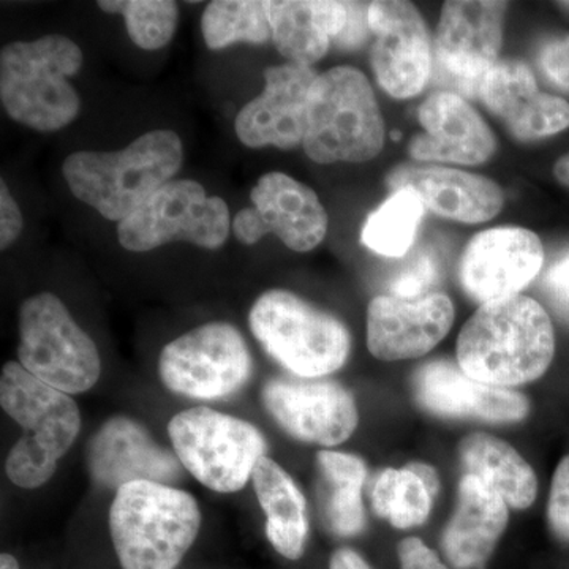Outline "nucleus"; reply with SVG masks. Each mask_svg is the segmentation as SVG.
I'll use <instances>...</instances> for the list:
<instances>
[{"label":"nucleus","mask_w":569,"mask_h":569,"mask_svg":"<svg viewBox=\"0 0 569 569\" xmlns=\"http://www.w3.org/2000/svg\"><path fill=\"white\" fill-rule=\"evenodd\" d=\"M553 355L556 335L548 312L522 295L479 307L458 340L460 369L497 388L538 380L548 372Z\"/></svg>","instance_id":"nucleus-1"},{"label":"nucleus","mask_w":569,"mask_h":569,"mask_svg":"<svg viewBox=\"0 0 569 569\" xmlns=\"http://www.w3.org/2000/svg\"><path fill=\"white\" fill-rule=\"evenodd\" d=\"M181 138L171 130L141 134L122 151L71 153L63 178L71 193L104 219L122 222L178 173Z\"/></svg>","instance_id":"nucleus-2"},{"label":"nucleus","mask_w":569,"mask_h":569,"mask_svg":"<svg viewBox=\"0 0 569 569\" xmlns=\"http://www.w3.org/2000/svg\"><path fill=\"white\" fill-rule=\"evenodd\" d=\"M81 67L80 47L59 33L6 44L0 52V100L7 114L37 132L62 130L81 110L69 81Z\"/></svg>","instance_id":"nucleus-3"},{"label":"nucleus","mask_w":569,"mask_h":569,"mask_svg":"<svg viewBox=\"0 0 569 569\" xmlns=\"http://www.w3.org/2000/svg\"><path fill=\"white\" fill-rule=\"evenodd\" d=\"M200 526L197 500L183 490L152 481L116 490L110 531L122 569H174Z\"/></svg>","instance_id":"nucleus-4"},{"label":"nucleus","mask_w":569,"mask_h":569,"mask_svg":"<svg viewBox=\"0 0 569 569\" xmlns=\"http://www.w3.org/2000/svg\"><path fill=\"white\" fill-rule=\"evenodd\" d=\"M385 121L366 74L336 67L318 74L310 91L305 151L320 164L362 163L383 151Z\"/></svg>","instance_id":"nucleus-5"},{"label":"nucleus","mask_w":569,"mask_h":569,"mask_svg":"<svg viewBox=\"0 0 569 569\" xmlns=\"http://www.w3.org/2000/svg\"><path fill=\"white\" fill-rule=\"evenodd\" d=\"M250 329L271 358L299 378H321L346 365L351 337L346 325L287 290L254 301Z\"/></svg>","instance_id":"nucleus-6"},{"label":"nucleus","mask_w":569,"mask_h":569,"mask_svg":"<svg viewBox=\"0 0 569 569\" xmlns=\"http://www.w3.org/2000/svg\"><path fill=\"white\" fill-rule=\"evenodd\" d=\"M182 467L213 492H238L266 456L257 427L242 419L194 407L176 415L168 426Z\"/></svg>","instance_id":"nucleus-7"},{"label":"nucleus","mask_w":569,"mask_h":569,"mask_svg":"<svg viewBox=\"0 0 569 569\" xmlns=\"http://www.w3.org/2000/svg\"><path fill=\"white\" fill-rule=\"evenodd\" d=\"M18 331L20 365L33 377L66 395H81L99 381V350L58 296L26 299Z\"/></svg>","instance_id":"nucleus-8"},{"label":"nucleus","mask_w":569,"mask_h":569,"mask_svg":"<svg viewBox=\"0 0 569 569\" xmlns=\"http://www.w3.org/2000/svg\"><path fill=\"white\" fill-rule=\"evenodd\" d=\"M230 209L220 197H209L201 183L181 179L162 189L118 224L119 242L130 252H149L186 241L217 250L231 230Z\"/></svg>","instance_id":"nucleus-9"},{"label":"nucleus","mask_w":569,"mask_h":569,"mask_svg":"<svg viewBox=\"0 0 569 569\" xmlns=\"http://www.w3.org/2000/svg\"><path fill=\"white\" fill-rule=\"evenodd\" d=\"M252 373L244 337L228 323L198 326L163 348L159 376L164 387L192 399H222L239 391Z\"/></svg>","instance_id":"nucleus-10"},{"label":"nucleus","mask_w":569,"mask_h":569,"mask_svg":"<svg viewBox=\"0 0 569 569\" xmlns=\"http://www.w3.org/2000/svg\"><path fill=\"white\" fill-rule=\"evenodd\" d=\"M253 208L236 213L231 231L239 242L257 244L276 234L288 249L310 252L328 233V213L318 194L291 176L271 171L250 192Z\"/></svg>","instance_id":"nucleus-11"},{"label":"nucleus","mask_w":569,"mask_h":569,"mask_svg":"<svg viewBox=\"0 0 569 569\" xmlns=\"http://www.w3.org/2000/svg\"><path fill=\"white\" fill-rule=\"evenodd\" d=\"M373 36L370 62L378 84L406 100L425 91L432 73V39L417 7L400 0H380L369 6Z\"/></svg>","instance_id":"nucleus-12"},{"label":"nucleus","mask_w":569,"mask_h":569,"mask_svg":"<svg viewBox=\"0 0 569 569\" xmlns=\"http://www.w3.org/2000/svg\"><path fill=\"white\" fill-rule=\"evenodd\" d=\"M507 10V2L492 0H451L441 9L437 59L460 92L477 97L479 84L498 62Z\"/></svg>","instance_id":"nucleus-13"},{"label":"nucleus","mask_w":569,"mask_h":569,"mask_svg":"<svg viewBox=\"0 0 569 569\" xmlns=\"http://www.w3.org/2000/svg\"><path fill=\"white\" fill-rule=\"evenodd\" d=\"M263 403L277 425L306 443L336 447L358 427V407L336 381L276 378L263 388Z\"/></svg>","instance_id":"nucleus-14"},{"label":"nucleus","mask_w":569,"mask_h":569,"mask_svg":"<svg viewBox=\"0 0 569 569\" xmlns=\"http://www.w3.org/2000/svg\"><path fill=\"white\" fill-rule=\"evenodd\" d=\"M545 247L526 228H492L475 236L463 250L459 279L479 305L519 295L541 271Z\"/></svg>","instance_id":"nucleus-15"},{"label":"nucleus","mask_w":569,"mask_h":569,"mask_svg":"<svg viewBox=\"0 0 569 569\" xmlns=\"http://www.w3.org/2000/svg\"><path fill=\"white\" fill-rule=\"evenodd\" d=\"M318 73L287 62L264 70V91L236 116L234 130L247 148L295 149L305 144L310 91Z\"/></svg>","instance_id":"nucleus-16"},{"label":"nucleus","mask_w":569,"mask_h":569,"mask_svg":"<svg viewBox=\"0 0 569 569\" xmlns=\"http://www.w3.org/2000/svg\"><path fill=\"white\" fill-rule=\"evenodd\" d=\"M455 323V306L443 293L418 299L377 296L367 309V347L381 361L429 353Z\"/></svg>","instance_id":"nucleus-17"},{"label":"nucleus","mask_w":569,"mask_h":569,"mask_svg":"<svg viewBox=\"0 0 569 569\" xmlns=\"http://www.w3.org/2000/svg\"><path fill=\"white\" fill-rule=\"evenodd\" d=\"M0 406L24 429L22 441L54 459H61L80 433L77 403L66 392L33 377L20 362L3 366Z\"/></svg>","instance_id":"nucleus-18"},{"label":"nucleus","mask_w":569,"mask_h":569,"mask_svg":"<svg viewBox=\"0 0 569 569\" xmlns=\"http://www.w3.org/2000/svg\"><path fill=\"white\" fill-rule=\"evenodd\" d=\"M86 459L93 481L116 490L134 481L170 486L182 475L176 452L160 447L140 422L126 417L111 418L100 427L89 441Z\"/></svg>","instance_id":"nucleus-19"},{"label":"nucleus","mask_w":569,"mask_h":569,"mask_svg":"<svg viewBox=\"0 0 569 569\" xmlns=\"http://www.w3.org/2000/svg\"><path fill=\"white\" fill-rule=\"evenodd\" d=\"M477 97L519 141H537L569 129V103L541 92L530 67L498 61L479 84Z\"/></svg>","instance_id":"nucleus-20"},{"label":"nucleus","mask_w":569,"mask_h":569,"mask_svg":"<svg viewBox=\"0 0 569 569\" xmlns=\"http://www.w3.org/2000/svg\"><path fill=\"white\" fill-rule=\"evenodd\" d=\"M413 395L419 406L441 418L518 422L530 410L526 396L512 389L481 383L448 359L419 367L413 376Z\"/></svg>","instance_id":"nucleus-21"},{"label":"nucleus","mask_w":569,"mask_h":569,"mask_svg":"<svg viewBox=\"0 0 569 569\" xmlns=\"http://www.w3.org/2000/svg\"><path fill=\"white\" fill-rule=\"evenodd\" d=\"M422 132L410 142L421 162L481 164L496 153L497 140L479 112L456 92L432 93L418 112Z\"/></svg>","instance_id":"nucleus-22"},{"label":"nucleus","mask_w":569,"mask_h":569,"mask_svg":"<svg viewBox=\"0 0 569 569\" xmlns=\"http://www.w3.org/2000/svg\"><path fill=\"white\" fill-rule=\"evenodd\" d=\"M392 192L410 189L429 211L460 223L489 222L503 208V190L486 176L438 164H403L388 178Z\"/></svg>","instance_id":"nucleus-23"},{"label":"nucleus","mask_w":569,"mask_h":569,"mask_svg":"<svg viewBox=\"0 0 569 569\" xmlns=\"http://www.w3.org/2000/svg\"><path fill=\"white\" fill-rule=\"evenodd\" d=\"M508 505L473 475L459 482L458 507L441 537V549L456 569H485L508 526Z\"/></svg>","instance_id":"nucleus-24"},{"label":"nucleus","mask_w":569,"mask_h":569,"mask_svg":"<svg viewBox=\"0 0 569 569\" xmlns=\"http://www.w3.org/2000/svg\"><path fill=\"white\" fill-rule=\"evenodd\" d=\"M272 41L288 62L310 67L339 39L348 21L346 2H268Z\"/></svg>","instance_id":"nucleus-25"},{"label":"nucleus","mask_w":569,"mask_h":569,"mask_svg":"<svg viewBox=\"0 0 569 569\" xmlns=\"http://www.w3.org/2000/svg\"><path fill=\"white\" fill-rule=\"evenodd\" d=\"M252 481L258 503L268 518L269 542L284 559L298 560L309 533L305 496L290 475L266 456L254 467Z\"/></svg>","instance_id":"nucleus-26"},{"label":"nucleus","mask_w":569,"mask_h":569,"mask_svg":"<svg viewBox=\"0 0 569 569\" xmlns=\"http://www.w3.org/2000/svg\"><path fill=\"white\" fill-rule=\"evenodd\" d=\"M466 475H473L500 493L507 505L526 509L538 493L537 475L515 448L489 433H471L459 448Z\"/></svg>","instance_id":"nucleus-27"},{"label":"nucleus","mask_w":569,"mask_h":569,"mask_svg":"<svg viewBox=\"0 0 569 569\" xmlns=\"http://www.w3.org/2000/svg\"><path fill=\"white\" fill-rule=\"evenodd\" d=\"M318 467L328 485L325 515L329 529L339 537H353L365 529L362 486L367 477L365 460L346 452H318Z\"/></svg>","instance_id":"nucleus-28"},{"label":"nucleus","mask_w":569,"mask_h":569,"mask_svg":"<svg viewBox=\"0 0 569 569\" xmlns=\"http://www.w3.org/2000/svg\"><path fill=\"white\" fill-rule=\"evenodd\" d=\"M426 209L413 190H397L376 212L370 213L362 228V244L381 257H406L415 244Z\"/></svg>","instance_id":"nucleus-29"},{"label":"nucleus","mask_w":569,"mask_h":569,"mask_svg":"<svg viewBox=\"0 0 569 569\" xmlns=\"http://www.w3.org/2000/svg\"><path fill=\"white\" fill-rule=\"evenodd\" d=\"M201 31L209 50L219 51L238 41L266 43L272 37L268 2L216 0L206 7Z\"/></svg>","instance_id":"nucleus-30"},{"label":"nucleus","mask_w":569,"mask_h":569,"mask_svg":"<svg viewBox=\"0 0 569 569\" xmlns=\"http://www.w3.org/2000/svg\"><path fill=\"white\" fill-rule=\"evenodd\" d=\"M432 500L422 479L408 467L388 468L373 486V511L400 530L422 526L429 518Z\"/></svg>","instance_id":"nucleus-31"},{"label":"nucleus","mask_w":569,"mask_h":569,"mask_svg":"<svg viewBox=\"0 0 569 569\" xmlns=\"http://www.w3.org/2000/svg\"><path fill=\"white\" fill-rule=\"evenodd\" d=\"M97 6L107 13L122 14L130 39L141 50L167 47L178 28L179 7L171 0H100Z\"/></svg>","instance_id":"nucleus-32"},{"label":"nucleus","mask_w":569,"mask_h":569,"mask_svg":"<svg viewBox=\"0 0 569 569\" xmlns=\"http://www.w3.org/2000/svg\"><path fill=\"white\" fill-rule=\"evenodd\" d=\"M440 279V261L430 250L421 249L389 277L388 290L395 298L418 299L430 295Z\"/></svg>","instance_id":"nucleus-33"},{"label":"nucleus","mask_w":569,"mask_h":569,"mask_svg":"<svg viewBox=\"0 0 569 569\" xmlns=\"http://www.w3.org/2000/svg\"><path fill=\"white\" fill-rule=\"evenodd\" d=\"M58 460L31 445L18 440L6 462L7 477L22 489H37L50 481Z\"/></svg>","instance_id":"nucleus-34"},{"label":"nucleus","mask_w":569,"mask_h":569,"mask_svg":"<svg viewBox=\"0 0 569 569\" xmlns=\"http://www.w3.org/2000/svg\"><path fill=\"white\" fill-rule=\"evenodd\" d=\"M548 519L553 535L569 542V456L561 459L553 475Z\"/></svg>","instance_id":"nucleus-35"},{"label":"nucleus","mask_w":569,"mask_h":569,"mask_svg":"<svg viewBox=\"0 0 569 569\" xmlns=\"http://www.w3.org/2000/svg\"><path fill=\"white\" fill-rule=\"evenodd\" d=\"M538 63L553 86L569 92V33L545 41L538 52Z\"/></svg>","instance_id":"nucleus-36"},{"label":"nucleus","mask_w":569,"mask_h":569,"mask_svg":"<svg viewBox=\"0 0 569 569\" xmlns=\"http://www.w3.org/2000/svg\"><path fill=\"white\" fill-rule=\"evenodd\" d=\"M541 284L553 309L569 321V252L553 261Z\"/></svg>","instance_id":"nucleus-37"},{"label":"nucleus","mask_w":569,"mask_h":569,"mask_svg":"<svg viewBox=\"0 0 569 569\" xmlns=\"http://www.w3.org/2000/svg\"><path fill=\"white\" fill-rule=\"evenodd\" d=\"M22 233V216L6 181L0 182V249H10Z\"/></svg>","instance_id":"nucleus-38"},{"label":"nucleus","mask_w":569,"mask_h":569,"mask_svg":"<svg viewBox=\"0 0 569 569\" xmlns=\"http://www.w3.org/2000/svg\"><path fill=\"white\" fill-rule=\"evenodd\" d=\"M400 569H448L432 549L418 538L403 539L399 545Z\"/></svg>","instance_id":"nucleus-39"},{"label":"nucleus","mask_w":569,"mask_h":569,"mask_svg":"<svg viewBox=\"0 0 569 569\" xmlns=\"http://www.w3.org/2000/svg\"><path fill=\"white\" fill-rule=\"evenodd\" d=\"M369 29V7L361 3H348V21L337 43L340 47L353 48L365 41Z\"/></svg>","instance_id":"nucleus-40"},{"label":"nucleus","mask_w":569,"mask_h":569,"mask_svg":"<svg viewBox=\"0 0 569 569\" xmlns=\"http://www.w3.org/2000/svg\"><path fill=\"white\" fill-rule=\"evenodd\" d=\"M329 569H370V567L355 550L339 549L332 553Z\"/></svg>","instance_id":"nucleus-41"},{"label":"nucleus","mask_w":569,"mask_h":569,"mask_svg":"<svg viewBox=\"0 0 569 569\" xmlns=\"http://www.w3.org/2000/svg\"><path fill=\"white\" fill-rule=\"evenodd\" d=\"M411 471L418 475L419 478L425 482L426 488L429 489V492L432 493L433 497L437 496L438 488H440V481H438L437 471L433 470L432 467L427 466V463L421 462H411L407 466Z\"/></svg>","instance_id":"nucleus-42"},{"label":"nucleus","mask_w":569,"mask_h":569,"mask_svg":"<svg viewBox=\"0 0 569 569\" xmlns=\"http://www.w3.org/2000/svg\"><path fill=\"white\" fill-rule=\"evenodd\" d=\"M553 174H556L557 181L563 183L569 189V152L557 160L556 167H553Z\"/></svg>","instance_id":"nucleus-43"},{"label":"nucleus","mask_w":569,"mask_h":569,"mask_svg":"<svg viewBox=\"0 0 569 569\" xmlns=\"http://www.w3.org/2000/svg\"><path fill=\"white\" fill-rule=\"evenodd\" d=\"M0 569H20V565L10 553H2V557H0Z\"/></svg>","instance_id":"nucleus-44"},{"label":"nucleus","mask_w":569,"mask_h":569,"mask_svg":"<svg viewBox=\"0 0 569 569\" xmlns=\"http://www.w3.org/2000/svg\"><path fill=\"white\" fill-rule=\"evenodd\" d=\"M560 6L567 7V9L569 10V2H567V3H560Z\"/></svg>","instance_id":"nucleus-45"}]
</instances>
